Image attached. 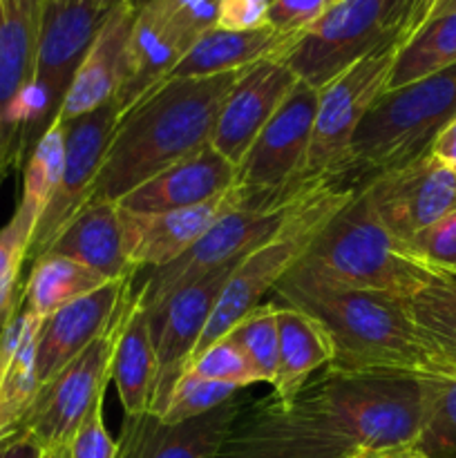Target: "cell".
<instances>
[{"label":"cell","instance_id":"obj_48","mask_svg":"<svg viewBox=\"0 0 456 458\" xmlns=\"http://www.w3.org/2000/svg\"><path fill=\"white\" fill-rule=\"evenodd\" d=\"M353 458H384V454H374V452H358Z\"/></svg>","mask_w":456,"mask_h":458},{"label":"cell","instance_id":"obj_45","mask_svg":"<svg viewBox=\"0 0 456 458\" xmlns=\"http://www.w3.org/2000/svg\"><path fill=\"white\" fill-rule=\"evenodd\" d=\"M384 458H427L423 452H418L416 447H405V450L392 452V454H384Z\"/></svg>","mask_w":456,"mask_h":458},{"label":"cell","instance_id":"obj_29","mask_svg":"<svg viewBox=\"0 0 456 458\" xmlns=\"http://www.w3.org/2000/svg\"><path fill=\"white\" fill-rule=\"evenodd\" d=\"M103 276L76 259L45 253L31 262L30 277L22 286V307L40 320H47L58 309L107 284Z\"/></svg>","mask_w":456,"mask_h":458},{"label":"cell","instance_id":"obj_25","mask_svg":"<svg viewBox=\"0 0 456 458\" xmlns=\"http://www.w3.org/2000/svg\"><path fill=\"white\" fill-rule=\"evenodd\" d=\"M45 253L85 264L106 280L139 276L125 258L121 210L116 201L92 199L49 244Z\"/></svg>","mask_w":456,"mask_h":458},{"label":"cell","instance_id":"obj_22","mask_svg":"<svg viewBox=\"0 0 456 458\" xmlns=\"http://www.w3.org/2000/svg\"><path fill=\"white\" fill-rule=\"evenodd\" d=\"M244 403L241 392L208 414L174 425L164 423L150 411L125 416L116 441V458H215Z\"/></svg>","mask_w":456,"mask_h":458},{"label":"cell","instance_id":"obj_19","mask_svg":"<svg viewBox=\"0 0 456 458\" xmlns=\"http://www.w3.org/2000/svg\"><path fill=\"white\" fill-rule=\"evenodd\" d=\"M134 280L137 276L110 280L101 289L58 309L43 322L36 347L40 385L54 378L89 344L110 334L128 300L132 298Z\"/></svg>","mask_w":456,"mask_h":458},{"label":"cell","instance_id":"obj_35","mask_svg":"<svg viewBox=\"0 0 456 458\" xmlns=\"http://www.w3.org/2000/svg\"><path fill=\"white\" fill-rule=\"evenodd\" d=\"M34 231V217L18 206L12 219L0 228V327L13 316L22 300L21 271L30 259Z\"/></svg>","mask_w":456,"mask_h":458},{"label":"cell","instance_id":"obj_13","mask_svg":"<svg viewBox=\"0 0 456 458\" xmlns=\"http://www.w3.org/2000/svg\"><path fill=\"white\" fill-rule=\"evenodd\" d=\"M360 188L378 222L407 246L420 231L456 208L454 173L432 152L371 174Z\"/></svg>","mask_w":456,"mask_h":458},{"label":"cell","instance_id":"obj_9","mask_svg":"<svg viewBox=\"0 0 456 458\" xmlns=\"http://www.w3.org/2000/svg\"><path fill=\"white\" fill-rule=\"evenodd\" d=\"M116 7V4H114ZM114 7L98 0H45L34 79L27 94L21 161L54 123L76 70Z\"/></svg>","mask_w":456,"mask_h":458},{"label":"cell","instance_id":"obj_31","mask_svg":"<svg viewBox=\"0 0 456 458\" xmlns=\"http://www.w3.org/2000/svg\"><path fill=\"white\" fill-rule=\"evenodd\" d=\"M407 307L420 335L441 362L443 374H456V282H429L407 300Z\"/></svg>","mask_w":456,"mask_h":458},{"label":"cell","instance_id":"obj_28","mask_svg":"<svg viewBox=\"0 0 456 458\" xmlns=\"http://www.w3.org/2000/svg\"><path fill=\"white\" fill-rule=\"evenodd\" d=\"M277 334H280V362L273 380V394L280 405H293L311 376L329 365L334 352L325 329L311 316L289 304L275 302Z\"/></svg>","mask_w":456,"mask_h":458},{"label":"cell","instance_id":"obj_14","mask_svg":"<svg viewBox=\"0 0 456 458\" xmlns=\"http://www.w3.org/2000/svg\"><path fill=\"white\" fill-rule=\"evenodd\" d=\"M358 452L365 450L271 396L241 405L215 458H353Z\"/></svg>","mask_w":456,"mask_h":458},{"label":"cell","instance_id":"obj_18","mask_svg":"<svg viewBox=\"0 0 456 458\" xmlns=\"http://www.w3.org/2000/svg\"><path fill=\"white\" fill-rule=\"evenodd\" d=\"M295 85L298 76L280 58H266L241 70L215 121L210 146L232 165H240Z\"/></svg>","mask_w":456,"mask_h":458},{"label":"cell","instance_id":"obj_15","mask_svg":"<svg viewBox=\"0 0 456 458\" xmlns=\"http://www.w3.org/2000/svg\"><path fill=\"white\" fill-rule=\"evenodd\" d=\"M121 110L116 101L65 123V164L52 201L45 208L30 246V259L45 255L58 233L92 201L103 157L112 141Z\"/></svg>","mask_w":456,"mask_h":458},{"label":"cell","instance_id":"obj_50","mask_svg":"<svg viewBox=\"0 0 456 458\" xmlns=\"http://www.w3.org/2000/svg\"><path fill=\"white\" fill-rule=\"evenodd\" d=\"M450 168H452V173H454V177H456V161H454V164H450Z\"/></svg>","mask_w":456,"mask_h":458},{"label":"cell","instance_id":"obj_40","mask_svg":"<svg viewBox=\"0 0 456 458\" xmlns=\"http://www.w3.org/2000/svg\"><path fill=\"white\" fill-rule=\"evenodd\" d=\"M70 458H116V441L103 420V401L89 410L70 443Z\"/></svg>","mask_w":456,"mask_h":458},{"label":"cell","instance_id":"obj_8","mask_svg":"<svg viewBox=\"0 0 456 458\" xmlns=\"http://www.w3.org/2000/svg\"><path fill=\"white\" fill-rule=\"evenodd\" d=\"M316 107L317 89L298 81L237 165L240 208H275L329 186L302 179Z\"/></svg>","mask_w":456,"mask_h":458},{"label":"cell","instance_id":"obj_6","mask_svg":"<svg viewBox=\"0 0 456 458\" xmlns=\"http://www.w3.org/2000/svg\"><path fill=\"white\" fill-rule=\"evenodd\" d=\"M429 0H340L298 36L282 61L308 88L322 89L353 63L423 22Z\"/></svg>","mask_w":456,"mask_h":458},{"label":"cell","instance_id":"obj_36","mask_svg":"<svg viewBox=\"0 0 456 458\" xmlns=\"http://www.w3.org/2000/svg\"><path fill=\"white\" fill-rule=\"evenodd\" d=\"M241 392H246V389L232 387L226 383H215V380H206L190 374V371H183L159 419L170 425L183 423V420L197 419V416H204L217 407L226 405Z\"/></svg>","mask_w":456,"mask_h":458},{"label":"cell","instance_id":"obj_41","mask_svg":"<svg viewBox=\"0 0 456 458\" xmlns=\"http://www.w3.org/2000/svg\"><path fill=\"white\" fill-rule=\"evenodd\" d=\"M273 0H219L217 27L231 31H249L266 27Z\"/></svg>","mask_w":456,"mask_h":458},{"label":"cell","instance_id":"obj_10","mask_svg":"<svg viewBox=\"0 0 456 458\" xmlns=\"http://www.w3.org/2000/svg\"><path fill=\"white\" fill-rule=\"evenodd\" d=\"M405 40H392L376 49L317 89L316 119L302 174L304 182L344 183L353 134L380 94L387 92L393 61Z\"/></svg>","mask_w":456,"mask_h":458},{"label":"cell","instance_id":"obj_7","mask_svg":"<svg viewBox=\"0 0 456 458\" xmlns=\"http://www.w3.org/2000/svg\"><path fill=\"white\" fill-rule=\"evenodd\" d=\"M358 186L329 183L322 191H317L311 199L300 206L298 213L271 240L259 244L258 249H253L237 262L226 286H224L222 298H219L213 316L208 318V325L201 334L192 358L199 356L204 349H208L217 340L226 338L228 331L246 313L262 304L264 295L273 293L282 277L302 259V255L307 253L322 226L351 199Z\"/></svg>","mask_w":456,"mask_h":458},{"label":"cell","instance_id":"obj_46","mask_svg":"<svg viewBox=\"0 0 456 458\" xmlns=\"http://www.w3.org/2000/svg\"><path fill=\"white\" fill-rule=\"evenodd\" d=\"M43 458H70V445L67 447H52V450H45Z\"/></svg>","mask_w":456,"mask_h":458},{"label":"cell","instance_id":"obj_3","mask_svg":"<svg viewBox=\"0 0 456 458\" xmlns=\"http://www.w3.org/2000/svg\"><path fill=\"white\" fill-rule=\"evenodd\" d=\"M293 407L320 428L374 454L414 447L425 420V374L326 367Z\"/></svg>","mask_w":456,"mask_h":458},{"label":"cell","instance_id":"obj_26","mask_svg":"<svg viewBox=\"0 0 456 458\" xmlns=\"http://www.w3.org/2000/svg\"><path fill=\"white\" fill-rule=\"evenodd\" d=\"M110 378L125 416H141L150 411L156 385L155 340L150 316L137 302L134 293L125 304L116 327Z\"/></svg>","mask_w":456,"mask_h":458},{"label":"cell","instance_id":"obj_49","mask_svg":"<svg viewBox=\"0 0 456 458\" xmlns=\"http://www.w3.org/2000/svg\"><path fill=\"white\" fill-rule=\"evenodd\" d=\"M98 3H106V4H110V7H114V4H119L121 0H98Z\"/></svg>","mask_w":456,"mask_h":458},{"label":"cell","instance_id":"obj_34","mask_svg":"<svg viewBox=\"0 0 456 458\" xmlns=\"http://www.w3.org/2000/svg\"><path fill=\"white\" fill-rule=\"evenodd\" d=\"M253 367L259 383L273 385L280 362V334H277L275 302H262L246 313L226 335Z\"/></svg>","mask_w":456,"mask_h":458},{"label":"cell","instance_id":"obj_20","mask_svg":"<svg viewBox=\"0 0 456 458\" xmlns=\"http://www.w3.org/2000/svg\"><path fill=\"white\" fill-rule=\"evenodd\" d=\"M240 208L237 186L199 206L168 213L121 210L125 258L134 271H155L182 258L224 215Z\"/></svg>","mask_w":456,"mask_h":458},{"label":"cell","instance_id":"obj_17","mask_svg":"<svg viewBox=\"0 0 456 458\" xmlns=\"http://www.w3.org/2000/svg\"><path fill=\"white\" fill-rule=\"evenodd\" d=\"M237 262L226 264L195 284L177 291L161 307L148 313L156 353V385L150 414H164L170 394L190 362L201 334L208 325V318L213 316Z\"/></svg>","mask_w":456,"mask_h":458},{"label":"cell","instance_id":"obj_11","mask_svg":"<svg viewBox=\"0 0 456 458\" xmlns=\"http://www.w3.org/2000/svg\"><path fill=\"white\" fill-rule=\"evenodd\" d=\"M316 192L275 208H237L224 215L182 258L170 262L168 267L148 271V276L134 284V298L148 313L155 311L177 291L195 284L226 264L237 262L259 244L271 240Z\"/></svg>","mask_w":456,"mask_h":458},{"label":"cell","instance_id":"obj_37","mask_svg":"<svg viewBox=\"0 0 456 458\" xmlns=\"http://www.w3.org/2000/svg\"><path fill=\"white\" fill-rule=\"evenodd\" d=\"M183 371H190V374L199 376V378L215 380V383H226L240 389H249L259 383L253 367L249 365V360L241 356L240 349L228 338L217 340L208 349H204L199 356H195L188 362V367Z\"/></svg>","mask_w":456,"mask_h":458},{"label":"cell","instance_id":"obj_27","mask_svg":"<svg viewBox=\"0 0 456 458\" xmlns=\"http://www.w3.org/2000/svg\"><path fill=\"white\" fill-rule=\"evenodd\" d=\"M295 40H298V36H284L268 25L249 31L213 27L183 54L168 79H201V76L246 70V67L266 61V58H280L282 61L284 54L293 47Z\"/></svg>","mask_w":456,"mask_h":458},{"label":"cell","instance_id":"obj_5","mask_svg":"<svg viewBox=\"0 0 456 458\" xmlns=\"http://www.w3.org/2000/svg\"><path fill=\"white\" fill-rule=\"evenodd\" d=\"M456 119V63L425 79L387 89L371 106L349 146L347 177L410 164L432 152L438 134Z\"/></svg>","mask_w":456,"mask_h":458},{"label":"cell","instance_id":"obj_39","mask_svg":"<svg viewBox=\"0 0 456 458\" xmlns=\"http://www.w3.org/2000/svg\"><path fill=\"white\" fill-rule=\"evenodd\" d=\"M340 0H273L266 25L284 36H300Z\"/></svg>","mask_w":456,"mask_h":458},{"label":"cell","instance_id":"obj_24","mask_svg":"<svg viewBox=\"0 0 456 458\" xmlns=\"http://www.w3.org/2000/svg\"><path fill=\"white\" fill-rule=\"evenodd\" d=\"M43 320L22 302L0 327V443L21 429L40 389L36 347Z\"/></svg>","mask_w":456,"mask_h":458},{"label":"cell","instance_id":"obj_4","mask_svg":"<svg viewBox=\"0 0 456 458\" xmlns=\"http://www.w3.org/2000/svg\"><path fill=\"white\" fill-rule=\"evenodd\" d=\"M295 268L329 284L402 300L429 282L443 280L436 267L420 259L378 222L360 186L322 226Z\"/></svg>","mask_w":456,"mask_h":458},{"label":"cell","instance_id":"obj_32","mask_svg":"<svg viewBox=\"0 0 456 458\" xmlns=\"http://www.w3.org/2000/svg\"><path fill=\"white\" fill-rule=\"evenodd\" d=\"M63 164H65V123L54 119V123L30 150L22 170V195L18 208L31 215L36 226L56 192Z\"/></svg>","mask_w":456,"mask_h":458},{"label":"cell","instance_id":"obj_42","mask_svg":"<svg viewBox=\"0 0 456 458\" xmlns=\"http://www.w3.org/2000/svg\"><path fill=\"white\" fill-rule=\"evenodd\" d=\"M43 447L27 434L18 432L0 443V458H43Z\"/></svg>","mask_w":456,"mask_h":458},{"label":"cell","instance_id":"obj_38","mask_svg":"<svg viewBox=\"0 0 456 458\" xmlns=\"http://www.w3.org/2000/svg\"><path fill=\"white\" fill-rule=\"evenodd\" d=\"M410 249L425 259L427 264L436 267L438 271L454 267L456 264V208L420 231L410 242Z\"/></svg>","mask_w":456,"mask_h":458},{"label":"cell","instance_id":"obj_1","mask_svg":"<svg viewBox=\"0 0 456 458\" xmlns=\"http://www.w3.org/2000/svg\"><path fill=\"white\" fill-rule=\"evenodd\" d=\"M240 72L168 79L119 116L92 199L119 201L139 183L192 155L213 137L215 121Z\"/></svg>","mask_w":456,"mask_h":458},{"label":"cell","instance_id":"obj_30","mask_svg":"<svg viewBox=\"0 0 456 458\" xmlns=\"http://www.w3.org/2000/svg\"><path fill=\"white\" fill-rule=\"evenodd\" d=\"M456 63V12L432 18L410 34L398 49L387 89L425 79Z\"/></svg>","mask_w":456,"mask_h":458},{"label":"cell","instance_id":"obj_21","mask_svg":"<svg viewBox=\"0 0 456 458\" xmlns=\"http://www.w3.org/2000/svg\"><path fill=\"white\" fill-rule=\"evenodd\" d=\"M139 7H141V0H121L112 9L94 43L89 45L83 63L76 70L74 81L58 110V121L70 123L114 101L128 74L130 36H132Z\"/></svg>","mask_w":456,"mask_h":458},{"label":"cell","instance_id":"obj_43","mask_svg":"<svg viewBox=\"0 0 456 458\" xmlns=\"http://www.w3.org/2000/svg\"><path fill=\"white\" fill-rule=\"evenodd\" d=\"M432 155L436 159L445 161V164H454L456 161V119L443 130L441 134L436 137L432 146Z\"/></svg>","mask_w":456,"mask_h":458},{"label":"cell","instance_id":"obj_44","mask_svg":"<svg viewBox=\"0 0 456 458\" xmlns=\"http://www.w3.org/2000/svg\"><path fill=\"white\" fill-rule=\"evenodd\" d=\"M456 12V0H429L427 9L423 13V22L432 21V18L445 16V13H454ZM420 22V25H423Z\"/></svg>","mask_w":456,"mask_h":458},{"label":"cell","instance_id":"obj_2","mask_svg":"<svg viewBox=\"0 0 456 458\" xmlns=\"http://www.w3.org/2000/svg\"><path fill=\"white\" fill-rule=\"evenodd\" d=\"M273 302L300 309L325 329L334 352L326 367L443 374L441 362L411 320L407 300L329 284L293 267L273 289Z\"/></svg>","mask_w":456,"mask_h":458},{"label":"cell","instance_id":"obj_12","mask_svg":"<svg viewBox=\"0 0 456 458\" xmlns=\"http://www.w3.org/2000/svg\"><path fill=\"white\" fill-rule=\"evenodd\" d=\"M116 327L119 320L110 334L89 344L54 378L40 385L38 396L18 432L34 438L43 450L70 445L89 410L98 401H106L107 383L112 380L110 365Z\"/></svg>","mask_w":456,"mask_h":458},{"label":"cell","instance_id":"obj_23","mask_svg":"<svg viewBox=\"0 0 456 458\" xmlns=\"http://www.w3.org/2000/svg\"><path fill=\"white\" fill-rule=\"evenodd\" d=\"M237 186V165L210 143L168 165L116 201L128 213H168L215 199Z\"/></svg>","mask_w":456,"mask_h":458},{"label":"cell","instance_id":"obj_47","mask_svg":"<svg viewBox=\"0 0 456 458\" xmlns=\"http://www.w3.org/2000/svg\"><path fill=\"white\" fill-rule=\"evenodd\" d=\"M443 280L456 282V264H454V267H450V268H445V271H443Z\"/></svg>","mask_w":456,"mask_h":458},{"label":"cell","instance_id":"obj_33","mask_svg":"<svg viewBox=\"0 0 456 458\" xmlns=\"http://www.w3.org/2000/svg\"><path fill=\"white\" fill-rule=\"evenodd\" d=\"M416 450L456 458V374H425V420Z\"/></svg>","mask_w":456,"mask_h":458},{"label":"cell","instance_id":"obj_16","mask_svg":"<svg viewBox=\"0 0 456 458\" xmlns=\"http://www.w3.org/2000/svg\"><path fill=\"white\" fill-rule=\"evenodd\" d=\"M45 0H0V186L21 164Z\"/></svg>","mask_w":456,"mask_h":458}]
</instances>
